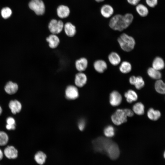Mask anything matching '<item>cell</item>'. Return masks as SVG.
<instances>
[{"label": "cell", "instance_id": "cell-18", "mask_svg": "<svg viewBox=\"0 0 165 165\" xmlns=\"http://www.w3.org/2000/svg\"><path fill=\"white\" fill-rule=\"evenodd\" d=\"M18 89V85L12 81L8 82L4 87L6 92L8 94L12 95L16 93Z\"/></svg>", "mask_w": 165, "mask_h": 165}, {"label": "cell", "instance_id": "cell-12", "mask_svg": "<svg viewBox=\"0 0 165 165\" xmlns=\"http://www.w3.org/2000/svg\"><path fill=\"white\" fill-rule=\"evenodd\" d=\"M87 80L86 75L82 72H79L75 75L74 82L77 86L79 87L83 86L86 83Z\"/></svg>", "mask_w": 165, "mask_h": 165}, {"label": "cell", "instance_id": "cell-2", "mask_svg": "<svg viewBox=\"0 0 165 165\" xmlns=\"http://www.w3.org/2000/svg\"><path fill=\"white\" fill-rule=\"evenodd\" d=\"M134 19L133 15L128 13L124 15L117 14L110 19V27L115 31H121L127 28L132 23Z\"/></svg>", "mask_w": 165, "mask_h": 165}, {"label": "cell", "instance_id": "cell-39", "mask_svg": "<svg viewBox=\"0 0 165 165\" xmlns=\"http://www.w3.org/2000/svg\"><path fill=\"white\" fill-rule=\"evenodd\" d=\"M3 153L2 150L0 148V161L3 158Z\"/></svg>", "mask_w": 165, "mask_h": 165}, {"label": "cell", "instance_id": "cell-11", "mask_svg": "<svg viewBox=\"0 0 165 165\" xmlns=\"http://www.w3.org/2000/svg\"><path fill=\"white\" fill-rule=\"evenodd\" d=\"M3 154L8 159H14L18 157V151L14 146L9 145L4 149Z\"/></svg>", "mask_w": 165, "mask_h": 165}, {"label": "cell", "instance_id": "cell-13", "mask_svg": "<svg viewBox=\"0 0 165 165\" xmlns=\"http://www.w3.org/2000/svg\"><path fill=\"white\" fill-rule=\"evenodd\" d=\"M47 42L48 43L49 47L52 49L56 48L59 46L60 40L57 35L52 34L49 35L46 38Z\"/></svg>", "mask_w": 165, "mask_h": 165}, {"label": "cell", "instance_id": "cell-22", "mask_svg": "<svg viewBox=\"0 0 165 165\" xmlns=\"http://www.w3.org/2000/svg\"><path fill=\"white\" fill-rule=\"evenodd\" d=\"M124 96L127 101L129 103H132L136 101L138 98V96L134 90H130L124 94Z\"/></svg>", "mask_w": 165, "mask_h": 165}, {"label": "cell", "instance_id": "cell-24", "mask_svg": "<svg viewBox=\"0 0 165 165\" xmlns=\"http://www.w3.org/2000/svg\"><path fill=\"white\" fill-rule=\"evenodd\" d=\"M165 66L164 62L162 58L160 57H157L153 60L152 68L160 71L164 68Z\"/></svg>", "mask_w": 165, "mask_h": 165}, {"label": "cell", "instance_id": "cell-38", "mask_svg": "<svg viewBox=\"0 0 165 165\" xmlns=\"http://www.w3.org/2000/svg\"><path fill=\"white\" fill-rule=\"evenodd\" d=\"M16 125H10L6 124V128L8 130H14L16 128Z\"/></svg>", "mask_w": 165, "mask_h": 165}, {"label": "cell", "instance_id": "cell-8", "mask_svg": "<svg viewBox=\"0 0 165 165\" xmlns=\"http://www.w3.org/2000/svg\"><path fill=\"white\" fill-rule=\"evenodd\" d=\"M114 10L113 7L109 4H105L101 7L100 12L101 16L105 18L111 17L113 14Z\"/></svg>", "mask_w": 165, "mask_h": 165}, {"label": "cell", "instance_id": "cell-23", "mask_svg": "<svg viewBox=\"0 0 165 165\" xmlns=\"http://www.w3.org/2000/svg\"><path fill=\"white\" fill-rule=\"evenodd\" d=\"M161 113L158 110H155L152 108H150L147 112L148 118L153 121H156L161 116Z\"/></svg>", "mask_w": 165, "mask_h": 165}, {"label": "cell", "instance_id": "cell-14", "mask_svg": "<svg viewBox=\"0 0 165 165\" xmlns=\"http://www.w3.org/2000/svg\"><path fill=\"white\" fill-rule=\"evenodd\" d=\"M63 29L66 35L69 37L74 36L76 33L75 26L70 22H67L64 24Z\"/></svg>", "mask_w": 165, "mask_h": 165}, {"label": "cell", "instance_id": "cell-33", "mask_svg": "<svg viewBox=\"0 0 165 165\" xmlns=\"http://www.w3.org/2000/svg\"><path fill=\"white\" fill-rule=\"evenodd\" d=\"M146 4L149 7L153 8L158 4V0H145Z\"/></svg>", "mask_w": 165, "mask_h": 165}, {"label": "cell", "instance_id": "cell-35", "mask_svg": "<svg viewBox=\"0 0 165 165\" xmlns=\"http://www.w3.org/2000/svg\"><path fill=\"white\" fill-rule=\"evenodd\" d=\"M6 124L10 125H16V121L12 117H8L6 119Z\"/></svg>", "mask_w": 165, "mask_h": 165}, {"label": "cell", "instance_id": "cell-1", "mask_svg": "<svg viewBox=\"0 0 165 165\" xmlns=\"http://www.w3.org/2000/svg\"><path fill=\"white\" fill-rule=\"evenodd\" d=\"M93 144L96 151L106 154L111 159H116L119 156L120 152L118 145L108 138L98 137L93 141Z\"/></svg>", "mask_w": 165, "mask_h": 165}, {"label": "cell", "instance_id": "cell-16", "mask_svg": "<svg viewBox=\"0 0 165 165\" xmlns=\"http://www.w3.org/2000/svg\"><path fill=\"white\" fill-rule=\"evenodd\" d=\"M88 61L86 58L82 57L77 60L75 64L77 70L80 72H82L87 68Z\"/></svg>", "mask_w": 165, "mask_h": 165}, {"label": "cell", "instance_id": "cell-27", "mask_svg": "<svg viewBox=\"0 0 165 165\" xmlns=\"http://www.w3.org/2000/svg\"><path fill=\"white\" fill-rule=\"evenodd\" d=\"M147 73L148 75L153 79L158 80L160 79L161 77V74L160 71L152 67L148 68Z\"/></svg>", "mask_w": 165, "mask_h": 165}, {"label": "cell", "instance_id": "cell-30", "mask_svg": "<svg viewBox=\"0 0 165 165\" xmlns=\"http://www.w3.org/2000/svg\"><path fill=\"white\" fill-rule=\"evenodd\" d=\"M104 133L106 137L107 138L112 137L115 134V129L112 126L108 125L104 128Z\"/></svg>", "mask_w": 165, "mask_h": 165}, {"label": "cell", "instance_id": "cell-41", "mask_svg": "<svg viewBox=\"0 0 165 165\" xmlns=\"http://www.w3.org/2000/svg\"><path fill=\"white\" fill-rule=\"evenodd\" d=\"M2 109L0 105V115L2 114Z\"/></svg>", "mask_w": 165, "mask_h": 165}, {"label": "cell", "instance_id": "cell-15", "mask_svg": "<svg viewBox=\"0 0 165 165\" xmlns=\"http://www.w3.org/2000/svg\"><path fill=\"white\" fill-rule=\"evenodd\" d=\"M129 82L130 84L134 85L138 90L141 89L145 85L144 81L142 78L140 76H131L129 79Z\"/></svg>", "mask_w": 165, "mask_h": 165}, {"label": "cell", "instance_id": "cell-3", "mask_svg": "<svg viewBox=\"0 0 165 165\" xmlns=\"http://www.w3.org/2000/svg\"><path fill=\"white\" fill-rule=\"evenodd\" d=\"M118 41L121 49L127 52L133 50L135 44L134 38L124 33L120 35L118 39Z\"/></svg>", "mask_w": 165, "mask_h": 165}, {"label": "cell", "instance_id": "cell-36", "mask_svg": "<svg viewBox=\"0 0 165 165\" xmlns=\"http://www.w3.org/2000/svg\"><path fill=\"white\" fill-rule=\"evenodd\" d=\"M141 0H127V2L132 6H136L139 3Z\"/></svg>", "mask_w": 165, "mask_h": 165}, {"label": "cell", "instance_id": "cell-26", "mask_svg": "<svg viewBox=\"0 0 165 165\" xmlns=\"http://www.w3.org/2000/svg\"><path fill=\"white\" fill-rule=\"evenodd\" d=\"M133 111L134 112L138 115L144 114L145 107L141 102H139L135 103L133 107Z\"/></svg>", "mask_w": 165, "mask_h": 165}, {"label": "cell", "instance_id": "cell-28", "mask_svg": "<svg viewBox=\"0 0 165 165\" xmlns=\"http://www.w3.org/2000/svg\"><path fill=\"white\" fill-rule=\"evenodd\" d=\"M155 89L158 93L161 94H165V85L163 82L160 79H158L155 83Z\"/></svg>", "mask_w": 165, "mask_h": 165}, {"label": "cell", "instance_id": "cell-10", "mask_svg": "<svg viewBox=\"0 0 165 165\" xmlns=\"http://www.w3.org/2000/svg\"><path fill=\"white\" fill-rule=\"evenodd\" d=\"M122 97L120 94L117 91H113L110 94L109 102L113 106L119 105L121 103Z\"/></svg>", "mask_w": 165, "mask_h": 165}, {"label": "cell", "instance_id": "cell-37", "mask_svg": "<svg viewBox=\"0 0 165 165\" xmlns=\"http://www.w3.org/2000/svg\"><path fill=\"white\" fill-rule=\"evenodd\" d=\"M125 111L127 117H132L134 115V112L133 111L130 109L125 108Z\"/></svg>", "mask_w": 165, "mask_h": 165}, {"label": "cell", "instance_id": "cell-17", "mask_svg": "<svg viewBox=\"0 0 165 165\" xmlns=\"http://www.w3.org/2000/svg\"><path fill=\"white\" fill-rule=\"evenodd\" d=\"M9 107L12 113L13 114L20 112L22 108L21 103L16 100L10 101L9 104Z\"/></svg>", "mask_w": 165, "mask_h": 165}, {"label": "cell", "instance_id": "cell-21", "mask_svg": "<svg viewBox=\"0 0 165 165\" xmlns=\"http://www.w3.org/2000/svg\"><path fill=\"white\" fill-rule=\"evenodd\" d=\"M47 156L44 152L39 151L35 155L34 159L35 162L40 165H42L45 162Z\"/></svg>", "mask_w": 165, "mask_h": 165}, {"label": "cell", "instance_id": "cell-4", "mask_svg": "<svg viewBox=\"0 0 165 165\" xmlns=\"http://www.w3.org/2000/svg\"><path fill=\"white\" fill-rule=\"evenodd\" d=\"M28 6L30 9L38 15H42L45 12V5L42 0H31Z\"/></svg>", "mask_w": 165, "mask_h": 165}, {"label": "cell", "instance_id": "cell-9", "mask_svg": "<svg viewBox=\"0 0 165 165\" xmlns=\"http://www.w3.org/2000/svg\"><path fill=\"white\" fill-rule=\"evenodd\" d=\"M56 13L59 18L61 19H64L69 16L70 10L68 6L64 5H61L57 7Z\"/></svg>", "mask_w": 165, "mask_h": 165}, {"label": "cell", "instance_id": "cell-20", "mask_svg": "<svg viewBox=\"0 0 165 165\" xmlns=\"http://www.w3.org/2000/svg\"><path fill=\"white\" fill-rule=\"evenodd\" d=\"M135 9L138 14L142 17L147 16L149 12L147 7L142 4L139 3L136 6Z\"/></svg>", "mask_w": 165, "mask_h": 165}, {"label": "cell", "instance_id": "cell-34", "mask_svg": "<svg viewBox=\"0 0 165 165\" xmlns=\"http://www.w3.org/2000/svg\"><path fill=\"white\" fill-rule=\"evenodd\" d=\"M86 124V121L84 119H80L78 123V127L79 129L81 131L85 129Z\"/></svg>", "mask_w": 165, "mask_h": 165}, {"label": "cell", "instance_id": "cell-40", "mask_svg": "<svg viewBox=\"0 0 165 165\" xmlns=\"http://www.w3.org/2000/svg\"><path fill=\"white\" fill-rule=\"evenodd\" d=\"M96 2H101L104 1L105 0H94Z\"/></svg>", "mask_w": 165, "mask_h": 165}, {"label": "cell", "instance_id": "cell-31", "mask_svg": "<svg viewBox=\"0 0 165 165\" xmlns=\"http://www.w3.org/2000/svg\"><path fill=\"white\" fill-rule=\"evenodd\" d=\"M9 140V137L7 134L4 131H0V146L6 145Z\"/></svg>", "mask_w": 165, "mask_h": 165}, {"label": "cell", "instance_id": "cell-25", "mask_svg": "<svg viewBox=\"0 0 165 165\" xmlns=\"http://www.w3.org/2000/svg\"><path fill=\"white\" fill-rule=\"evenodd\" d=\"M108 60L110 63L113 65H117L121 61V58L119 55L117 53L113 52L109 55Z\"/></svg>", "mask_w": 165, "mask_h": 165}, {"label": "cell", "instance_id": "cell-42", "mask_svg": "<svg viewBox=\"0 0 165 165\" xmlns=\"http://www.w3.org/2000/svg\"><path fill=\"white\" fill-rule=\"evenodd\" d=\"M164 158H165V152L164 153Z\"/></svg>", "mask_w": 165, "mask_h": 165}, {"label": "cell", "instance_id": "cell-19", "mask_svg": "<svg viewBox=\"0 0 165 165\" xmlns=\"http://www.w3.org/2000/svg\"><path fill=\"white\" fill-rule=\"evenodd\" d=\"M94 67L97 72L100 73H102L106 69L107 65L106 62L104 60H98L94 62Z\"/></svg>", "mask_w": 165, "mask_h": 165}, {"label": "cell", "instance_id": "cell-32", "mask_svg": "<svg viewBox=\"0 0 165 165\" xmlns=\"http://www.w3.org/2000/svg\"><path fill=\"white\" fill-rule=\"evenodd\" d=\"M12 11L9 7H5L1 10V13L2 16L5 19L9 18L12 15Z\"/></svg>", "mask_w": 165, "mask_h": 165}, {"label": "cell", "instance_id": "cell-6", "mask_svg": "<svg viewBox=\"0 0 165 165\" xmlns=\"http://www.w3.org/2000/svg\"><path fill=\"white\" fill-rule=\"evenodd\" d=\"M64 26V24L62 20L53 19L49 22L48 28L51 34L57 35L62 31Z\"/></svg>", "mask_w": 165, "mask_h": 165}, {"label": "cell", "instance_id": "cell-5", "mask_svg": "<svg viewBox=\"0 0 165 165\" xmlns=\"http://www.w3.org/2000/svg\"><path fill=\"white\" fill-rule=\"evenodd\" d=\"M127 117L125 109H118L112 115L111 119L115 125H119L127 121Z\"/></svg>", "mask_w": 165, "mask_h": 165}, {"label": "cell", "instance_id": "cell-7", "mask_svg": "<svg viewBox=\"0 0 165 165\" xmlns=\"http://www.w3.org/2000/svg\"><path fill=\"white\" fill-rule=\"evenodd\" d=\"M66 97L70 100H73L77 98L79 96V92L77 87L73 85L68 86L65 90Z\"/></svg>", "mask_w": 165, "mask_h": 165}, {"label": "cell", "instance_id": "cell-29", "mask_svg": "<svg viewBox=\"0 0 165 165\" xmlns=\"http://www.w3.org/2000/svg\"><path fill=\"white\" fill-rule=\"evenodd\" d=\"M132 67L130 64L126 61L122 62L119 67V70L121 72L123 73H127L129 72L131 70Z\"/></svg>", "mask_w": 165, "mask_h": 165}]
</instances>
